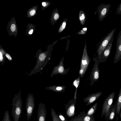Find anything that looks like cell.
I'll use <instances>...</instances> for the list:
<instances>
[{
    "label": "cell",
    "instance_id": "6da1fadb",
    "mask_svg": "<svg viewBox=\"0 0 121 121\" xmlns=\"http://www.w3.org/2000/svg\"><path fill=\"white\" fill-rule=\"evenodd\" d=\"M35 57L37 58L36 65L30 74L27 73L30 76L34 74H37V73L39 72H41V71L50 59L51 55L47 52H40L37 54Z\"/></svg>",
    "mask_w": 121,
    "mask_h": 121
},
{
    "label": "cell",
    "instance_id": "7a4b0ae2",
    "mask_svg": "<svg viewBox=\"0 0 121 121\" xmlns=\"http://www.w3.org/2000/svg\"><path fill=\"white\" fill-rule=\"evenodd\" d=\"M22 101L20 96V91L19 94L15 95L13 99L12 115L14 121H19L22 111Z\"/></svg>",
    "mask_w": 121,
    "mask_h": 121
},
{
    "label": "cell",
    "instance_id": "3957f363",
    "mask_svg": "<svg viewBox=\"0 0 121 121\" xmlns=\"http://www.w3.org/2000/svg\"><path fill=\"white\" fill-rule=\"evenodd\" d=\"M90 61V59L87 52L86 43L85 40L81 61L80 69L79 72V75L82 78L83 77L87 69Z\"/></svg>",
    "mask_w": 121,
    "mask_h": 121
},
{
    "label": "cell",
    "instance_id": "277c9868",
    "mask_svg": "<svg viewBox=\"0 0 121 121\" xmlns=\"http://www.w3.org/2000/svg\"><path fill=\"white\" fill-rule=\"evenodd\" d=\"M115 94V92L111 93L107 96L104 102L101 117H102L104 115L105 119H107L109 116V109L112 104Z\"/></svg>",
    "mask_w": 121,
    "mask_h": 121
},
{
    "label": "cell",
    "instance_id": "5b68a950",
    "mask_svg": "<svg viewBox=\"0 0 121 121\" xmlns=\"http://www.w3.org/2000/svg\"><path fill=\"white\" fill-rule=\"evenodd\" d=\"M35 106L34 99L33 95L30 93L27 97L26 102V109L27 120L29 121L32 115Z\"/></svg>",
    "mask_w": 121,
    "mask_h": 121
},
{
    "label": "cell",
    "instance_id": "8992f818",
    "mask_svg": "<svg viewBox=\"0 0 121 121\" xmlns=\"http://www.w3.org/2000/svg\"><path fill=\"white\" fill-rule=\"evenodd\" d=\"M115 30V29H112L102 39L96 50L98 57L100 56L108 44L111 39L113 36Z\"/></svg>",
    "mask_w": 121,
    "mask_h": 121
},
{
    "label": "cell",
    "instance_id": "52a82bcc",
    "mask_svg": "<svg viewBox=\"0 0 121 121\" xmlns=\"http://www.w3.org/2000/svg\"><path fill=\"white\" fill-rule=\"evenodd\" d=\"M92 60L94 61L95 63L90 75L91 86L92 85L98 80L99 77V70L98 67L99 63L98 57H94Z\"/></svg>",
    "mask_w": 121,
    "mask_h": 121
},
{
    "label": "cell",
    "instance_id": "ba28073f",
    "mask_svg": "<svg viewBox=\"0 0 121 121\" xmlns=\"http://www.w3.org/2000/svg\"><path fill=\"white\" fill-rule=\"evenodd\" d=\"M64 57L61 59L58 65L54 67L50 76V77H52L53 76L57 74L65 75L68 72L69 68L65 69L64 67Z\"/></svg>",
    "mask_w": 121,
    "mask_h": 121
},
{
    "label": "cell",
    "instance_id": "9c48e42d",
    "mask_svg": "<svg viewBox=\"0 0 121 121\" xmlns=\"http://www.w3.org/2000/svg\"><path fill=\"white\" fill-rule=\"evenodd\" d=\"M111 7V4L102 3L97 8V12L98 14L99 20L101 22L106 16Z\"/></svg>",
    "mask_w": 121,
    "mask_h": 121
},
{
    "label": "cell",
    "instance_id": "30bf717a",
    "mask_svg": "<svg viewBox=\"0 0 121 121\" xmlns=\"http://www.w3.org/2000/svg\"><path fill=\"white\" fill-rule=\"evenodd\" d=\"M113 39V36L100 56L98 57L99 64L104 62L108 58L110 54Z\"/></svg>",
    "mask_w": 121,
    "mask_h": 121
},
{
    "label": "cell",
    "instance_id": "8fae6325",
    "mask_svg": "<svg viewBox=\"0 0 121 121\" xmlns=\"http://www.w3.org/2000/svg\"><path fill=\"white\" fill-rule=\"evenodd\" d=\"M116 50L113 62L116 64L121 59V30L119 32L117 37Z\"/></svg>",
    "mask_w": 121,
    "mask_h": 121
},
{
    "label": "cell",
    "instance_id": "7c38bea8",
    "mask_svg": "<svg viewBox=\"0 0 121 121\" xmlns=\"http://www.w3.org/2000/svg\"><path fill=\"white\" fill-rule=\"evenodd\" d=\"M76 100L74 99L70 100L65 106L66 114L69 117H72L75 114L74 112Z\"/></svg>",
    "mask_w": 121,
    "mask_h": 121
},
{
    "label": "cell",
    "instance_id": "4fadbf2b",
    "mask_svg": "<svg viewBox=\"0 0 121 121\" xmlns=\"http://www.w3.org/2000/svg\"><path fill=\"white\" fill-rule=\"evenodd\" d=\"M46 115V110L45 105L41 102L39 104L38 110V121H45Z\"/></svg>",
    "mask_w": 121,
    "mask_h": 121
},
{
    "label": "cell",
    "instance_id": "5bb4252c",
    "mask_svg": "<svg viewBox=\"0 0 121 121\" xmlns=\"http://www.w3.org/2000/svg\"><path fill=\"white\" fill-rule=\"evenodd\" d=\"M102 91H99L88 95L83 99L84 103L87 102L86 106H87L93 102L100 96Z\"/></svg>",
    "mask_w": 121,
    "mask_h": 121
},
{
    "label": "cell",
    "instance_id": "9a60e30c",
    "mask_svg": "<svg viewBox=\"0 0 121 121\" xmlns=\"http://www.w3.org/2000/svg\"><path fill=\"white\" fill-rule=\"evenodd\" d=\"M66 87L65 86L54 85L48 86L45 88V89L59 93H63L65 91Z\"/></svg>",
    "mask_w": 121,
    "mask_h": 121
},
{
    "label": "cell",
    "instance_id": "2e32d148",
    "mask_svg": "<svg viewBox=\"0 0 121 121\" xmlns=\"http://www.w3.org/2000/svg\"><path fill=\"white\" fill-rule=\"evenodd\" d=\"M116 112L117 114L119 116L121 111V88L120 89L117 102L116 103Z\"/></svg>",
    "mask_w": 121,
    "mask_h": 121
},
{
    "label": "cell",
    "instance_id": "e0dca14e",
    "mask_svg": "<svg viewBox=\"0 0 121 121\" xmlns=\"http://www.w3.org/2000/svg\"><path fill=\"white\" fill-rule=\"evenodd\" d=\"M116 104L115 105L112 104L111 106L109 111V115L107 119L112 120L113 119L116 112Z\"/></svg>",
    "mask_w": 121,
    "mask_h": 121
},
{
    "label": "cell",
    "instance_id": "ac0fdd59",
    "mask_svg": "<svg viewBox=\"0 0 121 121\" xmlns=\"http://www.w3.org/2000/svg\"><path fill=\"white\" fill-rule=\"evenodd\" d=\"M87 16L85 13L82 10H80L78 15V19L81 24L83 25L86 19Z\"/></svg>",
    "mask_w": 121,
    "mask_h": 121
},
{
    "label": "cell",
    "instance_id": "d6986e66",
    "mask_svg": "<svg viewBox=\"0 0 121 121\" xmlns=\"http://www.w3.org/2000/svg\"><path fill=\"white\" fill-rule=\"evenodd\" d=\"M97 105V103L93 105L88 111L86 116L90 117L93 116L96 110Z\"/></svg>",
    "mask_w": 121,
    "mask_h": 121
},
{
    "label": "cell",
    "instance_id": "ffe728a7",
    "mask_svg": "<svg viewBox=\"0 0 121 121\" xmlns=\"http://www.w3.org/2000/svg\"><path fill=\"white\" fill-rule=\"evenodd\" d=\"M81 77L79 75L78 78L75 80L73 82V85L75 87L76 90L74 94V99L76 100V94L77 88L79 86L80 83V79Z\"/></svg>",
    "mask_w": 121,
    "mask_h": 121
},
{
    "label": "cell",
    "instance_id": "44dd1931",
    "mask_svg": "<svg viewBox=\"0 0 121 121\" xmlns=\"http://www.w3.org/2000/svg\"><path fill=\"white\" fill-rule=\"evenodd\" d=\"M51 113L52 121H61L59 118L58 114L52 108L51 109Z\"/></svg>",
    "mask_w": 121,
    "mask_h": 121
},
{
    "label": "cell",
    "instance_id": "7402d4cb",
    "mask_svg": "<svg viewBox=\"0 0 121 121\" xmlns=\"http://www.w3.org/2000/svg\"><path fill=\"white\" fill-rule=\"evenodd\" d=\"M2 121H11L8 111L7 110L4 112Z\"/></svg>",
    "mask_w": 121,
    "mask_h": 121
},
{
    "label": "cell",
    "instance_id": "603a6c76",
    "mask_svg": "<svg viewBox=\"0 0 121 121\" xmlns=\"http://www.w3.org/2000/svg\"><path fill=\"white\" fill-rule=\"evenodd\" d=\"M87 27L83 28L81 30L76 33L79 35H82L85 34L87 31Z\"/></svg>",
    "mask_w": 121,
    "mask_h": 121
},
{
    "label": "cell",
    "instance_id": "cb8c5ba5",
    "mask_svg": "<svg viewBox=\"0 0 121 121\" xmlns=\"http://www.w3.org/2000/svg\"><path fill=\"white\" fill-rule=\"evenodd\" d=\"M58 116L61 121H68L65 116H64L61 113L58 115Z\"/></svg>",
    "mask_w": 121,
    "mask_h": 121
},
{
    "label": "cell",
    "instance_id": "d4e9b609",
    "mask_svg": "<svg viewBox=\"0 0 121 121\" xmlns=\"http://www.w3.org/2000/svg\"><path fill=\"white\" fill-rule=\"evenodd\" d=\"M117 9V14L121 15V3L118 6Z\"/></svg>",
    "mask_w": 121,
    "mask_h": 121
},
{
    "label": "cell",
    "instance_id": "484cf974",
    "mask_svg": "<svg viewBox=\"0 0 121 121\" xmlns=\"http://www.w3.org/2000/svg\"><path fill=\"white\" fill-rule=\"evenodd\" d=\"M93 116L92 117H89L86 116L84 119V121H90L92 119Z\"/></svg>",
    "mask_w": 121,
    "mask_h": 121
},
{
    "label": "cell",
    "instance_id": "4316f807",
    "mask_svg": "<svg viewBox=\"0 0 121 121\" xmlns=\"http://www.w3.org/2000/svg\"><path fill=\"white\" fill-rule=\"evenodd\" d=\"M16 26L14 24H12L11 26V29L12 32H14L15 30Z\"/></svg>",
    "mask_w": 121,
    "mask_h": 121
},
{
    "label": "cell",
    "instance_id": "83f0119b",
    "mask_svg": "<svg viewBox=\"0 0 121 121\" xmlns=\"http://www.w3.org/2000/svg\"><path fill=\"white\" fill-rule=\"evenodd\" d=\"M5 56L9 60H12V58L9 54H5Z\"/></svg>",
    "mask_w": 121,
    "mask_h": 121
},
{
    "label": "cell",
    "instance_id": "f1b7e54d",
    "mask_svg": "<svg viewBox=\"0 0 121 121\" xmlns=\"http://www.w3.org/2000/svg\"><path fill=\"white\" fill-rule=\"evenodd\" d=\"M35 12V10H32L30 12V14L31 16L33 15Z\"/></svg>",
    "mask_w": 121,
    "mask_h": 121
},
{
    "label": "cell",
    "instance_id": "f546056e",
    "mask_svg": "<svg viewBox=\"0 0 121 121\" xmlns=\"http://www.w3.org/2000/svg\"><path fill=\"white\" fill-rule=\"evenodd\" d=\"M59 14L57 13H56L54 15V19L55 20H57L59 18Z\"/></svg>",
    "mask_w": 121,
    "mask_h": 121
},
{
    "label": "cell",
    "instance_id": "4dcf8cb0",
    "mask_svg": "<svg viewBox=\"0 0 121 121\" xmlns=\"http://www.w3.org/2000/svg\"><path fill=\"white\" fill-rule=\"evenodd\" d=\"M66 25V23L65 22H64L62 24V27L63 29L65 28Z\"/></svg>",
    "mask_w": 121,
    "mask_h": 121
},
{
    "label": "cell",
    "instance_id": "1f68e13d",
    "mask_svg": "<svg viewBox=\"0 0 121 121\" xmlns=\"http://www.w3.org/2000/svg\"><path fill=\"white\" fill-rule=\"evenodd\" d=\"M3 57L1 52H0V60H2L3 59Z\"/></svg>",
    "mask_w": 121,
    "mask_h": 121
},
{
    "label": "cell",
    "instance_id": "d6a6232c",
    "mask_svg": "<svg viewBox=\"0 0 121 121\" xmlns=\"http://www.w3.org/2000/svg\"><path fill=\"white\" fill-rule=\"evenodd\" d=\"M33 29L31 30L29 32V34H32L33 33Z\"/></svg>",
    "mask_w": 121,
    "mask_h": 121
},
{
    "label": "cell",
    "instance_id": "836d02e7",
    "mask_svg": "<svg viewBox=\"0 0 121 121\" xmlns=\"http://www.w3.org/2000/svg\"><path fill=\"white\" fill-rule=\"evenodd\" d=\"M42 5L43 6H45L46 5V3L45 2H42Z\"/></svg>",
    "mask_w": 121,
    "mask_h": 121
},
{
    "label": "cell",
    "instance_id": "e575fe53",
    "mask_svg": "<svg viewBox=\"0 0 121 121\" xmlns=\"http://www.w3.org/2000/svg\"><path fill=\"white\" fill-rule=\"evenodd\" d=\"M94 119H93L92 118V119L90 121H94V120H93Z\"/></svg>",
    "mask_w": 121,
    "mask_h": 121
}]
</instances>
